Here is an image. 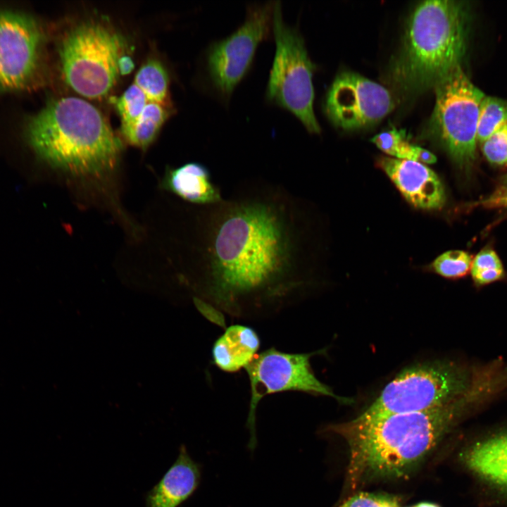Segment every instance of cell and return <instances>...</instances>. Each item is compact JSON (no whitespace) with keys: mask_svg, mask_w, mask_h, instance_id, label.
I'll use <instances>...</instances> for the list:
<instances>
[{"mask_svg":"<svg viewBox=\"0 0 507 507\" xmlns=\"http://www.w3.org/2000/svg\"><path fill=\"white\" fill-rule=\"evenodd\" d=\"M477 204L487 208L501 209L507 214V189L498 187L489 196L479 201Z\"/></svg>","mask_w":507,"mask_h":507,"instance_id":"obj_27","label":"cell"},{"mask_svg":"<svg viewBox=\"0 0 507 507\" xmlns=\"http://www.w3.org/2000/svg\"><path fill=\"white\" fill-rule=\"evenodd\" d=\"M42 32L32 17L0 11V91L22 89L34 78Z\"/></svg>","mask_w":507,"mask_h":507,"instance_id":"obj_12","label":"cell"},{"mask_svg":"<svg viewBox=\"0 0 507 507\" xmlns=\"http://www.w3.org/2000/svg\"><path fill=\"white\" fill-rule=\"evenodd\" d=\"M499 187L507 189V175L501 181V184L499 186Z\"/></svg>","mask_w":507,"mask_h":507,"instance_id":"obj_30","label":"cell"},{"mask_svg":"<svg viewBox=\"0 0 507 507\" xmlns=\"http://www.w3.org/2000/svg\"><path fill=\"white\" fill-rule=\"evenodd\" d=\"M134 68V63L129 56H122L119 60L118 68L119 73L125 75L132 71Z\"/></svg>","mask_w":507,"mask_h":507,"instance_id":"obj_28","label":"cell"},{"mask_svg":"<svg viewBox=\"0 0 507 507\" xmlns=\"http://www.w3.org/2000/svg\"><path fill=\"white\" fill-rule=\"evenodd\" d=\"M378 165L412 205L423 209H439L445 202L443 184L424 164L406 159L381 157Z\"/></svg>","mask_w":507,"mask_h":507,"instance_id":"obj_13","label":"cell"},{"mask_svg":"<svg viewBox=\"0 0 507 507\" xmlns=\"http://www.w3.org/2000/svg\"><path fill=\"white\" fill-rule=\"evenodd\" d=\"M461 2H421L409 18L402 46L392 67L394 82L418 93L434 87L461 64L466 46V15Z\"/></svg>","mask_w":507,"mask_h":507,"instance_id":"obj_4","label":"cell"},{"mask_svg":"<svg viewBox=\"0 0 507 507\" xmlns=\"http://www.w3.org/2000/svg\"><path fill=\"white\" fill-rule=\"evenodd\" d=\"M121 120V127L133 124L141 115L149 103L144 93L134 83L119 97L111 98Z\"/></svg>","mask_w":507,"mask_h":507,"instance_id":"obj_22","label":"cell"},{"mask_svg":"<svg viewBox=\"0 0 507 507\" xmlns=\"http://www.w3.org/2000/svg\"><path fill=\"white\" fill-rule=\"evenodd\" d=\"M475 371L450 361H433L407 368L382 390L358 417L368 419L424 411L447 404L470 387Z\"/></svg>","mask_w":507,"mask_h":507,"instance_id":"obj_5","label":"cell"},{"mask_svg":"<svg viewBox=\"0 0 507 507\" xmlns=\"http://www.w3.org/2000/svg\"><path fill=\"white\" fill-rule=\"evenodd\" d=\"M122 37L98 22H84L63 38L59 58L66 83L77 93L99 99L106 95L119 73Z\"/></svg>","mask_w":507,"mask_h":507,"instance_id":"obj_6","label":"cell"},{"mask_svg":"<svg viewBox=\"0 0 507 507\" xmlns=\"http://www.w3.org/2000/svg\"><path fill=\"white\" fill-rule=\"evenodd\" d=\"M260 345V338L254 329L239 324L231 325L214 342L213 363L224 372L236 373L252 362Z\"/></svg>","mask_w":507,"mask_h":507,"instance_id":"obj_17","label":"cell"},{"mask_svg":"<svg viewBox=\"0 0 507 507\" xmlns=\"http://www.w3.org/2000/svg\"><path fill=\"white\" fill-rule=\"evenodd\" d=\"M435 104L429 123L433 137L461 170L475 160L480 105L485 96L468 78L461 64L434 86Z\"/></svg>","mask_w":507,"mask_h":507,"instance_id":"obj_8","label":"cell"},{"mask_svg":"<svg viewBox=\"0 0 507 507\" xmlns=\"http://www.w3.org/2000/svg\"><path fill=\"white\" fill-rule=\"evenodd\" d=\"M168 113L167 106L149 102L133 124L121 127L122 134L131 145L144 149L155 139Z\"/></svg>","mask_w":507,"mask_h":507,"instance_id":"obj_18","label":"cell"},{"mask_svg":"<svg viewBox=\"0 0 507 507\" xmlns=\"http://www.w3.org/2000/svg\"><path fill=\"white\" fill-rule=\"evenodd\" d=\"M201 480L198 463L182 445L176 461L159 482L146 493V507H178L197 489Z\"/></svg>","mask_w":507,"mask_h":507,"instance_id":"obj_15","label":"cell"},{"mask_svg":"<svg viewBox=\"0 0 507 507\" xmlns=\"http://www.w3.org/2000/svg\"><path fill=\"white\" fill-rule=\"evenodd\" d=\"M273 3L249 6L236 31L209 46L206 58L208 80L221 96H230L250 68L258 45L271 34Z\"/></svg>","mask_w":507,"mask_h":507,"instance_id":"obj_10","label":"cell"},{"mask_svg":"<svg viewBox=\"0 0 507 507\" xmlns=\"http://www.w3.org/2000/svg\"><path fill=\"white\" fill-rule=\"evenodd\" d=\"M163 186L195 206L214 204L223 198L220 189L212 181L209 169L197 162L168 169Z\"/></svg>","mask_w":507,"mask_h":507,"instance_id":"obj_16","label":"cell"},{"mask_svg":"<svg viewBox=\"0 0 507 507\" xmlns=\"http://www.w3.org/2000/svg\"><path fill=\"white\" fill-rule=\"evenodd\" d=\"M389 496L360 492L346 501L340 507H385Z\"/></svg>","mask_w":507,"mask_h":507,"instance_id":"obj_26","label":"cell"},{"mask_svg":"<svg viewBox=\"0 0 507 507\" xmlns=\"http://www.w3.org/2000/svg\"><path fill=\"white\" fill-rule=\"evenodd\" d=\"M470 270L472 279L478 286L499 280L504 275L500 258L492 249H484L475 256Z\"/></svg>","mask_w":507,"mask_h":507,"instance_id":"obj_23","label":"cell"},{"mask_svg":"<svg viewBox=\"0 0 507 507\" xmlns=\"http://www.w3.org/2000/svg\"><path fill=\"white\" fill-rule=\"evenodd\" d=\"M26 130L31 146L42 158L74 175L111 170L122 151L103 114L77 97L50 101L29 119Z\"/></svg>","mask_w":507,"mask_h":507,"instance_id":"obj_3","label":"cell"},{"mask_svg":"<svg viewBox=\"0 0 507 507\" xmlns=\"http://www.w3.org/2000/svg\"><path fill=\"white\" fill-rule=\"evenodd\" d=\"M459 458L479 479L507 494V431L472 443L461 452Z\"/></svg>","mask_w":507,"mask_h":507,"instance_id":"obj_14","label":"cell"},{"mask_svg":"<svg viewBox=\"0 0 507 507\" xmlns=\"http://www.w3.org/2000/svg\"><path fill=\"white\" fill-rule=\"evenodd\" d=\"M394 107L387 88L359 74L342 72L328 89L324 109L330 120L344 130L372 125Z\"/></svg>","mask_w":507,"mask_h":507,"instance_id":"obj_11","label":"cell"},{"mask_svg":"<svg viewBox=\"0 0 507 507\" xmlns=\"http://www.w3.org/2000/svg\"><path fill=\"white\" fill-rule=\"evenodd\" d=\"M199 210L193 302L209 321L273 315L312 284L303 199L264 180L243 182Z\"/></svg>","mask_w":507,"mask_h":507,"instance_id":"obj_1","label":"cell"},{"mask_svg":"<svg viewBox=\"0 0 507 507\" xmlns=\"http://www.w3.org/2000/svg\"><path fill=\"white\" fill-rule=\"evenodd\" d=\"M134 83L146 95L149 102L167 106L168 77L166 70L158 61H147L137 71Z\"/></svg>","mask_w":507,"mask_h":507,"instance_id":"obj_19","label":"cell"},{"mask_svg":"<svg viewBox=\"0 0 507 507\" xmlns=\"http://www.w3.org/2000/svg\"><path fill=\"white\" fill-rule=\"evenodd\" d=\"M507 123V101L485 96L482 101L477 131V142L482 144Z\"/></svg>","mask_w":507,"mask_h":507,"instance_id":"obj_20","label":"cell"},{"mask_svg":"<svg viewBox=\"0 0 507 507\" xmlns=\"http://www.w3.org/2000/svg\"><path fill=\"white\" fill-rule=\"evenodd\" d=\"M371 141L383 152L398 159L418 161L422 149L410 144L404 132L395 128L376 134Z\"/></svg>","mask_w":507,"mask_h":507,"instance_id":"obj_21","label":"cell"},{"mask_svg":"<svg viewBox=\"0 0 507 507\" xmlns=\"http://www.w3.org/2000/svg\"><path fill=\"white\" fill-rule=\"evenodd\" d=\"M481 144L482 153L489 162L498 165H507V123Z\"/></svg>","mask_w":507,"mask_h":507,"instance_id":"obj_25","label":"cell"},{"mask_svg":"<svg viewBox=\"0 0 507 507\" xmlns=\"http://www.w3.org/2000/svg\"><path fill=\"white\" fill-rule=\"evenodd\" d=\"M318 353H287L270 348L257 354L245 368L250 384L251 397L246 423L250 433L249 446L251 449H254L256 444V408L267 395L299 392L348 401L336 395L315 376L311 358Z\"/></svg>","mask_w":507,"mask_h":507,"instance_id":"obj_9","label":"cell"},{"mask_svg":"<svg viewBox=\"0 0 507 507\" xmlns=\"http://www.w3.org/2000/svg\"><path fill=\"white\" fill-rule=\"evenodd\" d=\"M496 393L494 380L479 373L465 394L444 406L368 419L357 417L328 429L349 443V473L354 482L363 476L401 477L421 461L464 413Z\"/></svg>","mask_w":507,"mask_h":507,"instance_id":"obj_2","label":"cell"},{"mask_svg":"<svg viewBox=\"0 0 507 507\" xmlns=\"http://www.w3.org/2000/svg\"><path fill=\"white\" fill-rule=\"evenodd\" d=\"M472 256L461 250L448 251L438 256L433 263V268L439 275L447 278L465 276L471 269Z\"/></svg>","mask_w":507,"mask_h":507,"instance_id":"obj_24","label":"cell"},{"mask_svg":"<svg viewBox=\"0 0 507 507\" xmlns=\"http://www.w3.org/2000/svg\"><path fill=\"white\" fill-rule=\"evenodd\" d=\"M414 507H439V506L434 503H432L422 502V503H418Z\"/></svg>","mask_w":507,"mask_h":507,"instance_id":"obj_29","label":"cell"},{"mask_svg":"<svg viewBox=\"0 0 507 507\" xmlns=\"http://www.w3.org/2000/svg\"><path fill=\"white\" fill-rule=\"evenodd\" d=\"M273 34L276 49L266 99L293 113L309 132L320 133L313 111L312 77L316 65L309 58L299 30L284 21L280 1L273 3Z\"/></svg>","mask_w":507,"mask_h":507,"instance_id":"obj_7","label":"cell"}]
</instances>
